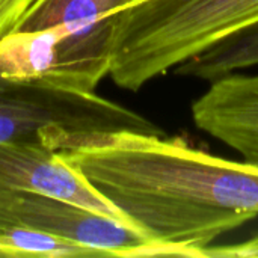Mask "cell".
Returning <instances> with one entry per match:
<instances>
[{"label":"cell","instance_id":"6da1fadb","mask_svg":"<svg viewBox=\"0 0 258 258\" xmlns=\"http://www.w3.org/2000/svg\"><path fill=\"white\" fill-rule=\"evenodd\" d=\"M38 139L165 257L204 258L219 237L258 216V166L207 153L184 138L136 128L45 127Z\"/></svg>","mask_w":258,"mask_h":258},{"label":"cell","instance_id":"7a4b0ae2","mask_svg":"<svg viewBox=\"0 0 258 258\" xmlns=\"http://www.w3.org/2000/svg\"><path fill=\"white\" fill-rule=\"evenodd\" d=\"M258 26V0H138L115 17L109 77L130 92Z\"/></svg>","mask_w":258,"mask_h":258},{"label":"cell","instance_id":"3957f363","mask_svg":"<svg viewBox=\"0 0 258 258\" xmlns=\"http://www.w3.org/2000/svg\"><path fill=\"white\" fill-rule=\"evenodd\" d=\"M45 127L162 132L144 116L97 92H77L0 77V144L38 138V132Z\"/></svg>","mask_w":258,"mask_h":258},{"label":"cell","instance_id":"277c9868","mask_svg":"<svg viewBox=\"0 0 258 258\" xmlns=\"http://www.w3.org/2000/svg\"><path fill=\"white\" fill-rule=\"evenodd\" d=\"M0 224L62 237L103 257H165L156 242L133 227L36 192L0 187Z\"/></svg>","mask_w":258,"mask_h":258},{"label":"cell","instance_id":"5b68a950","mask_svg":"<svg viewBox=\"0 0 258 258\" xmlns=\"http://www.w3.org/2000/svg\"><path fill=\"white\" fill-rule=\"evenodd\" d=\"M0 187L51 197L138 230L77 169L63 162L38 138L0 144Z\"/></svg>","mask_w":258,"mask_h":258},{"label":"cell","instance_id":"8992f818","mask_svg":"<svg viewBox=\"0 0 258 258\" xmlns=\"http://www.w3.org/2000/svg\"><path fill=\"white\" fill-rule=\"evenodd\" d=\"M201 132L258 166V73H234L209 83L190 106Z\"/></svg>","mask_w":258,"mask_h":258},{"label":"cell","instance_id":"52a82bcc","mask_svg":"<svg viewBox=\"0 0 258 258\" xmlns=\"http://www.w3.org/2000/svg\"><path fill=\"white\" fill-rule=\"evenodd\" d=\"M258 67V26L242 30L209 47L172 73L178 77L213 82Z\"/></svg>","mask_w":258,"mask_h":258},{"label":"cell","instance_id":"ba28073f","mask_svg":"<svg viewBox=\"0 0 258 258\" xmlns=\"http://www.w3.org/2000/svg\"><path fill=\"white\" fill-rule=\"evenodd\" d=\"M103 257L98 251L51 234L0 224V258Z\"/></svg>","mask_w":258,"mask_h":258},{"label":"cell","instance_id":"9c48e42d","mask_svg":"<svg viewBox=\"0 0 258 258\" xmlns=\"http://www.w3.org/2000/svg\"><path fill=\"white\" fill-rule=\"evenodd\" d=\"M204 258H258V233L255 236L233 245H213Z\"/></svg>","mask_w":258,"mask_h":258},{"label":"cell","instance_id":"30bf717a","mask_svg":"<svg viewBox=\"0 0 258 258\" xmlns=\"http://www.w3.org/2000/svg\"><path fill=\"white\" fill-rule=\"evenodd\" d=\"M36 0H0V38L14 30Z\"/></svg>","mask_w":258,"mask_h":258},{"label":"cell","instance_id":"8fae6325","mask_svg":"<svg viewBox=\"0 0 258 258\" xmlns=\"http://www.w3.org/2000/svg\"><path fill=\"white\" fill-rule=\"evenodd\" d=\"M133 2H138V0H132V3H133ZM128 5H130V3H128Z\"/></svg>","mask_w":258,"mask_h":258}]
</instances>
